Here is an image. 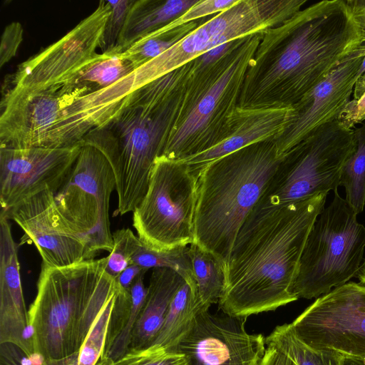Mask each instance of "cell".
Returning a JSON list of instances; mask_svg holds the SVG:
<instances>
[{
	"label": "cell",
	"mask_w": 365,
	"mask_h": 365,
	"mask_svg": "<svg viewBox=\"0 0 365 365\" xmlns=\"http://www.w3.org/2000/svg\"><path fill=\"white\" fill-rule=\"evenodd\" d=\"M365 73V56L362 61V63L361 64V66L359 68V73L361 76L363 73Z\"/></svg>",
	"instance_id": "7bdbcfd3"
},
{
	"label": "cell",
	"mask_w": 365,
	"mask_h": 365,
	"mask_svg": "<svg viewBox=\"0 0 365 365\" xmlns=\"http://www.w3.org/2000/svg\"><path fill=\"white\" fill-rule=\"evenodd\" d=\"M135 70L122 53H97L60 84L67 88H86L93 93L112 86Z\"/></svg>",
	"instance_id": "cb8c5ba5"
},
{
	"label": "cell",
	"mask_w": 365,
	"mask_h": 365,
	"mask_svg": "<svg viewBox=\"0 0 365 365\" xmlns=\"http://www.w3.org/2000/svg\"><path fill=\"white\" fill-rule=\"evenodd\" d=\"M180 97L165 76L137 89L95 139L108 159L116 182L115 215L133 212L143 199L156 159L175 118Z\"/></svg>",
	"instance_id": "8992f818"
},
{
	"label": "cell",
	"mask_w": 365,
	"mask_h": 365,
	"mask_svg": "<svg viewBox=\"0 0 365 365\" xmlns=\"http://www.w3.org/2000/svg\"><path fill=\"white\" fill-rule=\"evenodd\" d=\"M346 2L359 27L362 41L365 43V0H346ZM357 86L361 91H365V73L358 79Z\"/></svg>",
	"instance_id": "74e56055"
},
{
	"label": "cell",
	"mask_w": 365,
	"mask_h": 365,
	"mask_svg": "<svg viewBox=\"0 0 365 365\" xmlns=\"http://www.w3.org/2000/svg\"><path fill=\"white\" fill-rule=\"evenodd\" d=\"M265 344L279 349L297 365H344L345 357L339 353L314 349L300 341L294 334L291 324L276 327L265 338Z\"/></svg>",
	"instance_id": "484cf974"
},
{
	"label": "cell",
	"mask_w": 365,
	"mask_h": 365,
	"mask_svg": "<svg viewBox=\"0 0 365 365\" xmlns=\"http://www.w3.org/2000/svg\"><path fill=\"white\" fill-rule=\"evenodd\" d=\"M146 271L147 269L138 265L130 264L120 273L115 280L120 289L128 290L136 277Z\"/></svg>",
	"instance_id": "ab89813d"
},
{
	"label": "cell",
	"mask_w": 365,
	"mask_h": 365,
	"mask_svg": "<svg viewBox=\"0 0 365 365\" xmlns=\"http://www.w3.org/2000/svg\"><path fill=\"white\" fill-rule=\"evenodd\" d=\"M142 272L128 290L119 287L102 359L116 360L130 349L132 334L147 296Z\"/></svg>",
	"instance_id": "7402d4cb"
},
{
	"label": "cell",
	"mask_w": 365,
	"mask_h": 365,
	"mask_svg": "<svg viewBox=\"0 0 365 365\" xmlns=\"http://www.w3.org/2000/svg\"><path fill=\"white\" fill-rule=\"evenodd\" d=\"M136 235L129 228L113 233V247L106 258V271L116 279L130 264L133 243Z\"/></svg>",
	"instance_id": "1f68e13d"
},
{
	"label": "cell",
	"mask_w": 365,
	"mask_h": 365,
	"mask_svg": "<svg viewBox=\"0 0 365 365\" xmlns=\"http://www.w3.org/2000/svg\"><path fill=\"white\" fill-rule=\"evenodd\" d=\"M357 214L334 192L307 239L291 287L297 299L318 298L356 277L364 260L365 227Z\"/></svg>",
	"instance_id": "52a82bcc"
},
{
	"label": "cell",
	"mask_w": 365,
	"mask_h": 365,
	"mask_svg": "<svg viewBox=\"0 0 365 365\" xmlns=\"http://www.w3.org/2000/svg\"><path fill=\"white\" fill-rule=\"evenodd\" d=\"M365 56V43L352 51L321 82L295 105L294 117L284 132L274 140L281 158L322 125L337 120L351 101L359 68Z\"/></svg>",
	"instance_id": "e0dca14e"
},
{
	"label": "cell",
	"mask_w": 365,
	"mask_h": 365,
	"mask_svg": "<svg viewBox=\"0 0 365 365\" xmlns=\"http://www.w3.org/2000/svg\"><path fill=\"white\" fill-rule=\"evenodd\" d=\"M118 292L108 300L92 326L79 353L78 365H96L102 359Z\"/></svg>",
	"instance_id": "f546056e"
},
{
	"label": "cell",
	"mask_w": 365,
	"mask_h": 365,
	"mask_svg": "<svg viewBox=\"0 0 365 365\" xmlns=\"http://www.w3.org/2000/svg\"><path fill=\"white\" fill-rule=\"evenodd\" d=\"M280 159L269 140L210 163L198 175L193 243L225 269L237 234Z\"/></svg>",
	"instance_id": "5b68a950"
},
{
	"label": "cell",
	"mask_w": 365,
	"mask_h": 365,
	"mask_svg": "<svg viewBox=\"0 0 365 365\" xmlns=\"http://www.w3.org/2000/svg\"><path fill=\"white\" fill-rule=\"evenodd\" d=\"M96 365H187L185 356L158 345L143 349H130L122 357L102 359Z\"/></svg>",
	"instance_id": "4dcf8cb0"
},
{
	"label": "cell",
	"mask_w": 365,
	"mask_h": 365,
	"mask_svg": "<svg viewBox=\"0 0 365 365\" xmlns=\"http://www.w3.org/2000/svg\"><path fill=\"white\" fill-rule=\"evenodd\" d=\"M197 181L187 164L156 159L148 190L133 212V225L145 245L170 250L193 243Z\"/></svg>",
	"instance_id": "9c48e42d"
},
{
	"label": "cell",
	"mask_w": 365,
	"mask_h": 365,
	"mask_svg": "<svg viewBox=\"0 0 365 365\" xmlns=\"http://www.w3.org/2000/svg\"><path fill=\"white\" fill-rule=\"evenodd\" d=\"M356 277L358 278L360 284L365 285V258H364L361 266Z\"/></svg>",
	"instance_id": "b9f144b4"
},
{
	"label": "cell",
	"mask_w": 365,
	"mask_h": 365,
	"mask_svg": "<svg viewBox=\"0 0 365 365\" xmlns=\"http://www.w3.org/2000/svg\"><path fill=\"white\" fill-rule=\"evenodd\" d=\"M11 343L34 354L29 311L24 302L18 257L9 220L0 216V344Z\"/></svg>",
	"instance_id": "d6986e66"
},
{
	"label": "cell",
	"mask_w": 365,
	"mask_h": 365,
	"mask_svg": "<svg viewBox=\"0 0 365 365\" xmlns=\"http://www.w3.org/2000/svg\"><path fill=\"white\" fill-rule=\"evenodd\" d=\"M246 320L203 310L172 352L182 354L187 365H257L266 350L265 338L249 334Z\"/></svg>",
	"instance_id": "9a60e30c"
},
{
	"label": "cell",
	"mask_w": 365,
	"mask_h": 365,
	"mask_svg": "<svg viewBox=\"0 0 365 365\" xmlns=\"http://www.w3.org/2000/svg\"><path fill=\"white\" fill-rule=\"evenodd\" d=\"M24 29L19 22L8 24L1 35L0 44V67L7 63L17 53L23 41Z\"/></svg>",
	"instance_id": "d590c367"
},
{
	"label": "cell",
	"mask_w": 365,
	"mask_h": 365,
	"mask_svg": "<svg viewBox=\"0 0 365 365\" xmlns=\"http://www.w3.org/2000/svg\"><path fill=\"white\" fill-rule=\"evenodd\" d=\"M264 32L237 39L217 62L202 54L184 65L177 113L160 156L180 160L213 147L225 137Z\"/></svg>",
	"instance_id": "3957f363"
},
{
	"label": "cell",
	"mask_w": 365,
	"mask_h": 365,
	"mask_svg": "<svg viewBox=\"0 0 365 365\" xmlns=\"http://www.w3.org/2000/svg\"><path fill=\"white\" fill-rule=\"evenodd\" d=\"M291 324L308 346L365 359V285L348 282L318 298Z\"/></svg>",
	"instance_id": "7c38bea8"
},
{
	"label": "cell",
	"mask_w": 365,
	"mask_h": 365,
	"mask_svg": "<svg viewBox=\"0 0 365 365\" xmlns=\"http://www.w3.org/2000/svg\"><path fill=\"white\" fill-rule=\"evenodd\" d=\"M356 148L344 163L339 185L345 188V200L356 214L365 207V123L354 130Z\"/></svg>",
	"instance_id": "83f0119b"
},
{
	"label": "cell",
	"mask_w": 365,
	"mask_h": 365,
	"mask_svg": "<svg viewBox=\"0 0 365 365\" xmlns=\"http://www.w3.org/2000/svg\"><path fill=\"white\" fill-rule=\"evenodd\" d=\"M188 254L199 300L205 309H209L222 295L225 269L213 255L194 243L188 246Z\"/></svg>",
	"instance_id": "d4e9b609"
},
{
	"label": "cell",
	"mask_w": 365,
	"mask_h": 365,
	"mask_svg": "<svg viewBox=\"0 0 365 365\" xmlns=\"http://www.w3.org/2000/svg\"><path fill=\"white\" fill-rule=\"evenodd\" d=\"M198 0H135L113 51L121 53L145 36L184 14Z\"/></svg>",
	"instance_id": "44dd1931"
},
{
	"label": "cell",
	"mask_w": 365,
	"mask_h": 365,
	"mask_svg": "<svg viewBox=\"0 0 365 365\" xmlns=\"http://www.w3.org/2000/svg\"><path fill=\"white\" fill-rule=\"evenodd\" d=\"M203 310L207 309L201 305L197 290L184 281L173 297L152 345H158L172 351L189 334L197 316Z\"/></svg>",
	"instance_id": "603a6c76"
},
{
	"label": "cell",
	"mask_w": 365,
	"mask_h": 365,
	"mask_svg": "<svg viewBox=\"0 0 365 365\" xmlns=\"http://www.w3.org/2000/svg\"><path fill=\"white\" fill-rule=\"evenodd\" d=\"M79 154L55 194L57 206L70 226L87 242L92 254L113 247L110 200L115 177L106 155L91 133L80 142Z\"/></svg>",
	"instance_id": "30bf717a"
},
{
	"label": "cell",
	"mask_w": 365,
	"mask_h": 365,
	"mask_svg": "<svg viewBox=\"0 0 365 365\" xmlns=\"http://www.w3.org/2000/svg\"><path fill=\"white\" fill-rule=\"evenodd\" d=\"M307 0H238L150 61L156 78L216 46L277 26L302 9Z\"/></svg>",
	"instance_id": "8fae6325"
},
{
	"label": "cell",
	"mask_w": 365,
	"mask_h": 365,
	"mask_svg": "<svg viewBox=\"0 0 365 365\" xmlns=\"http://www.w3.org/2000/svg\"><path fill=\"white\" fill-rule=\"evenodd\" d=\"M363 43L346 0H324L265 31L247 71L241 107L292 106Z\"/></svg>",
	"instance_id": "6da1fadb"
},
{
	"label": "cell",
	"mask_w": 365,
	"mask_h": 365,
	"mask_svg": "<svg viewBox=\"0 0 365 365\" xmlns=\"http://www.w3.org/2000/svg\"><path fill=\"white\" fill-rule=\"evenodd\" d=\"M356 148L353 129L337 120L322 125L280 158L257 204L279 206L337 191L342 168Z\"/></svg>",
	"instance_id": "ba28073f"
},
{
	"label": "cell",
	"mask_w": 365,
	"mask_h": 365,
	"mask_svg": "<svg viewBox=\"0 0 365 365\" xmlns=\"http://www.w3.org/2000/svg\"><path fill=\"white\" fill-rule=\"evenodd\" d=\"M78 355L61 360H48L34 354L28 356L20 351H9L0 357V365H78Z\"/></svg>",
	"instance_id": "e575fe53"
},
{
	"label": "cell",
	"mask_w": 365,
	"mask_h": 365,
	"mask_svg": "<svg viewBox=\"0 0 365 365\" xmlns=\"http://www.w3.org/2000/svg\"><path fill=\"white\" fill-rule=\"evenodd\" d=\"M106 258L63 267L41 264L29 309L34 354L48 360L79 355L98 314L119 286Z\"/></svg>",
	"instance_id": "277c9868"
},
{
	"label": "cell",
	"mask_w": 365,
	"mask_h": 365,
	"mask_svg": "<svg viewBox=\"0 0 365 365\" xmlns=\"http://www.w3.org/2000/svg\"><path fill=\"white\" fill-rule=\"evenodd\" d=\"M294 115L293 106L241 107L238 106L228 121L225 137L213 147L181 161L197 177L210 163L251 145L277 139Z\"/></svg>",
	"instance_id": "ac0fdd59"
},
{
	"label": "cell",
	"mask_w": 365,
	"mask_h": 365,
	"mask_svg": "<svg viewBox=\"0 0 365 365\" xmlns=\"http://www.w3.org/2000/svg\"><path fill=\"white\" fill-rule=\"evenodd\" d=\"M264 354L257 365H297L285 353L277 347L267 346Z\"/></svg>",
	"instance_id": "f35d334b"
},
{
	"label": "cell",
	"mask_w": 365,
	"mask_h": 365,
	"mask_svg": "<svg viewBox=\"0 0 365 365\" xmlns=\"http://www.w3.org/2000/svg\"><path fill=\"white\" fill-rule=\"evenodd\" d=\"M327 194L279 206L256 204L237 234L225 269L218 302L223 313L247 318L298 299L291 287Z\"/></svg>",
	"instance_id": "7a4b0ae2"
},
{
	"label": "cell",
	"mask_w": 365,
	"mask_h": 365,
	"mask_svg": "<svg viewBox=\"0 0 365 365\" xmlns=\"http://www.w3.org/2000/svg\"><path fill=\"white\" fill-rule=\"evenodd\" d=\"M184 281L173 269L155 268L153 270L145 301L135 326L129 350L143 349L153 344L170 304Z\"/></svg>",
	"instance_id": "ffe728a7"
},
{
	"label": "cell",
	"mask_w": 365,
	"mask_h": 365,
	"mask_svg": "<svg viewBox=\"0 0 365 365\" xmlns=\"http://www.w3.org/2000/svg\"><path fill=\"white\" fill-rule=\"evenodd\" d=\"M237 1L238 0H198L178 18L158 30L163 33L170 31L195 20L225 11Z\"/></svg>",
	"instance_id": "836d02e7"
},
{
	"label": "cell",
	"mask_w": 365,
	"mask_h": 365,
	"mask_svg": "<svg viewBox=\"0 0 365 365\" xmlns=\"http://www.w3.org/2000/svg\"><path fill=\"white\" fill-rule=\"evenodd\" d=\"M365 120V92L358 99L351 100L342 109L337 120L347 129Z\"/></svg>",
	"instance_id": "8d00e7d4"
},
{
	"label": "cell",
	"mask_w": 365,
	"mask_h": 365,
	"mask_svg": "<svg viewBox=\"0 0 365 365\" xmlns=\"http://www.w3.org/2000/svg\"><path fill=\"white\" fill-rule=\"evenodd\" d=\"M344 365H365V359L345 357Z\"/></svg>",
	"instance_id": "60d3db41"
},
{
	"label": "cell",
	"mask_w": 365,
	"mask_h": 365,
	"mask_svg": "<svg viewBox=\"0 0 365 365\" xmlns=\"http://www.w3.org/2000/svg\"><path fill=\"white\" fill-rule=\"evenodd\" d=\"M80 149V143L65 148L0 147L1 212L46 189L55 195L71 171Z\"/></svg>",
	"instance_id": "2e32d148"
},
{
	"label": "cell",
	"mask_w": 365,
	"mask_h": 365,
	"mask_svg": "<svg viewBox=\"0 0 365 365\" xmlns=\"http://www.w3.org/2000/svg\"><path fill=\"white\" fill-rule=\"evenodd\" d=\"M0 214L21 227L24 233L21 242L34 244L42 264L47 267H67L95 257L86 240L63 217L49 189L25 198Z\"/></svg>",
	"instance_id": "5bb4252c"
},
{
	"label": "cell",
	"mask_w": 365,
	"mask_h": 365,
	"mask_svg": "<svg viewBox=\"0 0 365 365\" xmlns=\"http://www.w3.org/2000/svg\"><path fill=\"white\" fill-rule=\"evenodd\" d=\"M135 0L108 1L111 12L106 22L99 48L102 53L112 52Z\"/></svg>",
	"instance_id": "d6a6232c"
},
{
	"label": "cell",
	"mask_w": 365,
	"mask_h": 365,
	"mask_svg": "<svg viewBox=\"0 0 365 365\" xmlns=\"http://www.w3.org/2000/svg\"><path fill=\"white\" fill-rule=\"evenodd\" d=\"M195 26L192 21L168 32L163 33L156 30L135 42L121 53L137 69L171 48L195 29Z\"/></svg>",
	"instance_id": "f1b7e54d"
},
{
	"label": "cell",
	"mask_w": 365,
	"mask_h": 365,
	"mask_svg": "<svg viewBox=\"0 0 365 365\" xmlns=\"http://www.w3.org/2000/svg\"><path fill=\"white\" fill-rule=\"evenodd\" d=\"M110 12L108 1H100L92 14L64 36L21 63L4 87L36 92L63 82L97 53Z\"/></svg>",
	"instance_id": "4fadbf2b"
},
{
	"label": "cell",
	"mask_w": 365,
	"mask_h": 365,
	"mask_svg": "<svg viewBox=\"0 0 365 365\" xmlns=\"http://www.w3.org/2000/svg\"><path fill=\"white\" fill-rule=\"evenodd\" d=\"M130 264L143 269L168 268L174 270L197 290L192 276L188 246L170 250H156L145 245L136 236L133 245Z\"/></svg>",
	"instance_id": "4316f807"
}]
</instances>
